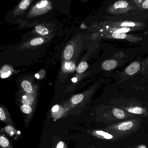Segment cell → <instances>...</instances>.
Listing matches in <instances>:
<instances>
[{
	"mask_svg": "<svg viewBox=\"0 0 148 148\" xmlns=\"http://www.w3.org/2000/svg\"><path fill=\"white\" fill-rule=\"evenodd\" d=\"M72 80L73 82H74V83H76V82L77 81V78L74 77L72 79Z\"/></svg>",
	"mask_w": 148,
	"mask_h": 148,
	"instance_id": "484cf974",
	"label": "cell"
},
{
	"mask_svg": "<svg viewBox=\"0 0 148 148\" xmlns=\"http://www.w3.org/2000/svg\"><path fill=\"white\" fill-rule=\"evenodd\" d=\"M0 119L7 124L15 127L14 122L13 121L9 112L4 106H0Z\"/></svg>",
	"mask_w": 148,
	"mask_h": 148,
	"instance_id": "7a4b0ae2",
	"label": "cell"
},
{
	"mask_svg": "<svg viewBox=\"0 0 148 148\" xmlns=\"http://www.w3.org/2000/svg\"><path fill=\"white\" fill-rule=\"evenodd\" d=\"M142 7L144 9H148V0H146L143 2Z\"/></svg>",
	"mask_w": 148,
	"mask_h": 148,
	"instance_id": "cb8c5ba5",
	"label": "cell"
},
{
	"mask_svg": "<svg viewBox=\"0 0 148 148\" xmlns=\"http://www.w3.org/2000/svg\"><path fill=\"white\" fill-rule=\"evenodd\" d=\"M47 3H48V1H47L43 0V1H41L40 2H38L36 4V6L38 8H42L45 7L47 5Z\"/></svg>",
	"mask_w": 148,
	"mask_h": 148,
	"instance_id": "7402d4cb",
	"label": "cell"
},
{
	"mask_svg": "<svg viewBox=\"0 0 148 148\" xmlns=\"http://www.w3.org/2000/svg\"><path fill=\"white\" fill-rule=\"evenodd\" d=\"M112 37L115 39H125L128 38V35L125 33H119L116 32H113L112 34Z\"/></svg>",
	"mask_w": 148,
	"mask_h": 148,
	"instance_id": "e0dca14e",
	"label": "cell"
},
{
	"mask_svg": "<svg viewBox=\"0 0 148 148\" xmlns=\"http://www.w3.org/2000/svg\"></svg>",
	"mask_w": 148,
	"mask_h": 148,
	"instance_id": "83f0119b",
	"label": "cell"
},
{
	"mask_svg": "<svg viewBox=\"0 0 148 148\" xmlns=\"http://www.w3.org/2000/svg\"><path fill=\"white\" fill-rule=\"evenodd\" d=\"M136 124V123L134 120H130L115 125L112 127H110V129L115 132H116L117 134H126L130 132V131L134 130Z\"/></svg>",
	"mask_w": 148,
	"mask_h": 148,
	"instance_id": "6da1fadb",
	"label": "cell"
},
{
	"mask_svg": "<svg viewBox=\"0 0 148 148\" xmlns=\"http://www.w3.org/2000/svg\"><path fill=\"white\" fill-rule=\"evenodd\" d=\"M35 31L39 34L41 35H47L49 33L48 29L42 26H37L35 27Z\"/></svg>",
	"mask_w": 148,
	"mask_h": 148,
	"instance_id": "9a60e30c",
	"label": "cell"
},
{
	"mask_svg": "<svg viewBox=\"0 0 148 148\" xmlns=\"http://www.w3.org/2000/svg\"><path fill=\"white\" fill-rule=\"evenodd\" d=\"M21 86L27 94L31 93L33 90L31 83L27 80H24L21 83Z\"/></svg>",
	"mask_w": 148,
	"mask_h": 148,
	"instance_id": "7c38bea8",
	"label": "cell"
},
{
	"mask_svg": "<svg viewBox=\"0 0 148 148\" xmlns=\"http://www.w3.org/2000/svg\"><path fill=\"white\" fill-rule=\"evenodd\" d=\"M74 52V49L73 47L71 45H69L66 47L64 51V56L65 59L70 60L72 58Z\"/></svg>",
	"mask_w": 148,
	"mask_h": 148,
	"instance_id": "8fae6325",
	"label": "cell"
},
{
	"mask_svg": "<svg viewBox=\"0 0 148 148\" xmlns=\"http://www.w3.org/2000/svg\"><path fill=\"white\" fill-rule=\"evenodd\" d=\"M67 111H68V109L57 105L53 106L52 109V115L55 119H57L65 116V114Z\"/></svg>",
	"mask_w": 148,
	"mask_h": 148,
	"instance_id": "3957f363",
	"label": "cell"
},
{
	"mask_svg": "<svg viewBox=\"0 0 148 148\" xmlns=\"http://www.w3.org/2000/svg\"><path fill=\"white\" fill-rule=\"evenodd\" d=\"M88 64L85 61H82L79 63L77 68V72L79 73H82L84 72L88 68Z\"/></svg>",
	"mask_w": 148,
	"mask_h": 148,
	"instance_id": "2e32d148",
	"label": "cell"
},
{
	"mask_svg": "<svg viewBox=\"0 0 148 148\" xmlns=\"http://www.w3.org/2000/svg\"><path fill=\"white\" fill-rule=\"evenodd\" d=\"M28 94V96H24L22 98V104L35 106V97Z\"/></svg>",
	"mask_w": 148,
	"mask_h": 148,
	"instance_id": "9c48e42d",
	"label": "cell"
},
{
	"mask_svg": "<svg viewBox=\"0 0 148 148\" xmlns=\"http://www.w3.org/2000/svg\"><path fill=\"white\" fill-rule=\"evenodd\" d=\"M126 110L128 111L130 113L137 114H143L145 112V109H143L142 107H139V106L128 108L126 109Z\"/></svg>",
	"mask_w": 148,
	"mask_h": 148,
	"instance_id": "5bb4252c",
	"label": "cell"
},
{
	"mask_svg": "<svg viewBox=\"0 0 148 148\" xmlns=\"http://www.w3.org/2000/svg\"><path fill=\"white\" fill-rule=\"evenodd\" d=\"M119 26L122 27H133L137 26L136 23L134 22H130V21H124L122 22L119 25Z\"/></svg>",
	"mask_w": 148,
	"mask_h": 148,
	"instance_id": "ac0fdd59",
	"label": "cell"
},
{
	"mask_svg": "<svg viewBox=\"0 0 148 148\" xmlns=\"http://www.w3.org/2000/svg\"><path fill=\"white\" fill-rule=\"evenodd\" d=\"M140 66L138 62H133L125 70L126 73L129 75H132L136 73L140 69Z\"/></svg>",
	"mask_w": 148,
	"mask_h": 148,
	"instance_id": "5b68a950",
	"label": "cell"
},
{
	"mask_svg": "<svg viewBox=\"0 0 148 148\" xmlns=\"http://www.w3.org/2000/svg\"><path fill=\"white\" fill-rule=\"evenodd\" d=\"M129 7V3L125 1H119L114 3L112 6V8L116 11H123Z\"/></svg>",
	"mask_w": 148,
	"mask_h": 148,
	"instance_id": "52a82bcc",
	"label": "cell"
},
{
	"mask_svg": "<svg viewBox=\"0 0 148 148\" xmlns=\"http://www.w3.org/2000/svg\"><path fill=\"white\" fill-rule=\"evenodd\" d=\"M72 64L69 63H66L65 64V68L67 69V70H70L71 69V67L72 66Z\"/></svg>",
	"mask_w": 148,
	"mask_h": 148,
	"instance_id": "d4e9b609",
	"label": "cell"
},
{
	"mask_svg": "<svg viewBox=\"0 0 148 148\" xmlns=\"http://www.w3.org/2000/svg\"><path fill=\"white\" fill-rule=\"evenodd\" d=\"M92 134L99 137L103 138L105 139H110L113 138V136L110 133L105 132L103 131L97 130L92 132Z\"/></svg>",
	"mask_w": 148,
	"mask_h": 148,
	"instance_id": "30bf717a",
	"label": "cell"
},
{
	"mask_svg": "<svg viewBox=\"0 0 148 148\" xmlns=\"http://www.w3.org/2000/svg\"><path fill=\"white\" fill-rule=\"evenodd\" d=\"M35 77H36V78H37L38 79L39 78V75H38V74H36L35 75Z\"/></svg>",
	"mask_w": 148,
	"mask_h": 148,
	"instance_id": "4316f807",
	"label": "cell"
},
{
	"mask_svg": "<svg viewBox=\"0 0 148 148\" xmlns=\"http://www.w3.org/2000/svg\"><path fill=\"white\" fill-rule=\"evenodd\" d=\"M54 148H66V145L63 141H60L56 144Z\"/></svg>",
	"mask_w": 148,
	"mask_h": 148,
	"instance_id": "603a6c76",
	"label": "cell"
},
{
	"mask_svg": "<svg viewBox=\"0 0 148 148\" xmlns=\"http://www.w3.org/2000/svg\"><path fill=\"white\" fill-rule=\"evenodd\" d=\"M0 148H14L12 142L4 135L0 136Z\"/></svg>",
	"mask_w": 148,
	"mask_h": 148,
	"instance_id": "ba28073f",
	"label": "cell"
},
{
	"mask_svg": "<svg viewBox=\"0 0 148 148\" xmlns=\"http://www.w3.org/2000/svg\"><path fill=\"white\" fill-rule=\"evenodd\" d=\"M43 42L44 40L42 38H38L32 40L30 43L32 46H37L41 45Z\"/></svg>",
	"mask_w": 148,
	"mask_h": 148,
	"instance_id": "d6986e66",
	"label": "cell"
},
{
	"mask_svg": "<svg viewBox=\"0 0 148 148\" xmlns=\"http://www.w3.org/2000/svg\"><path fill=\"white\" fill-rule=\"evenodd\" d=\"M112 113L116 117L119 119H123L125 117V113L123 111L118 108H114L112 110Z\"/></svg>",
	"mask_w": 148,
	"mask_h": 148,
	"instance_id": "4fadbf2b",
	"label": "cell"
},
{
	"mask_svg": "<svg viewBox=\"0 0 148 148\" xmlns=\"http://www.w3.org/2000/svg\"><path fill=\"white\" fill-rule=\"evenodd\" d=\"M35 106L27 105L26 104H22L21 106L20 109L21 111L25 114H27L28 118L26 120L25 123L27 121V123H29L30 119L32 118L35 110Z\"/></svg>",
	"mask_w": 148,
	"mask_h": 148,
	"instance_id": "277c9868",
	"label": "cell"
},
{
	"mask_svg": "<svg viewBox=\"0 0 148 148\" xmlns=\"http://www.w3.org/2000/svg\"><path fill=\"white\" fill-rule=\"evenodd\" d=\"M30 5V1L28 0H24L21 2L19 5V8L22 10H26L28 8Z\"/></svg>",
	"mask_w": 148,
	"mask_h": 148,
	"instance_id": "ffe728a7",
	"label": "cell"
},
{
	"mask_svg": "<svg viewBox=\"0 0 148 148\" xmlns=\"http://www.w3.org/2000/svg\"><path fill=\"white\" fill-rule=\"evenodd\" d=\"M131 31V29L129 27H122L121 28H118L117 30H115L114 32H116L117 33H126L129 32Z\"/></svg>",
	"mask_w": 148,
	"mask_h": 148,
	"instance_id": "44dd1931",
	"label": "cell"
},
{
	"mask_svg": "<svg viewBox=\"0 0 148 148\" xmlns=\"http://www.w3.org/2000/svg\"><path fill=\"white\" fill-rule=\"evenodd\" d=\"M117 66V63L114 60H109L103 62L102 67L105 71H110L116 68Z\"/></svg>",
	"mask_w": 148,
	"mask_h": 148,
	"instance_id": "8992f818",
	"label": "cell"
}]
</instances>
